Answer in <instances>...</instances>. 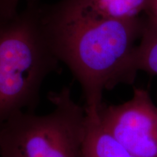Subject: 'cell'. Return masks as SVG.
<instances>
[{"label":"cell","mask_w":157,"mask_h":157,"mask_svg":"<svg viewBox=\"0 0 157 157\" xmlns=\"http://www.w3.org/2000/svg\"><path fill=\"white\" fill-rule=\"evenodd\" d=\"M141 42L135 48L133 64L136 71L157 74V24L149 19L143 26Z\"/></svg>","instance_id":"7"},{"label":"cell","mask_w":157,"mask_h":157,"mask_svg":"<svg viewBox=\"0 0 157 157\" xmlns=\"http://www.w3.org/2000/svg\"><path fill=\"white\" fill-rule=\"evenodd\" d=\"M98 119L136 157H157V107L146 90L135 88L124 103L103 105Z\"/></svg>","instance_id":"4"},{"label":"cell","mask_w":157,"mask_h":157,"mask_svg":"<svg viewBox=\"0 0 157 157\" xmlns=\"http://www.w3.org/2000/svg\"><path fill=\"white\" fill-rule=\"evenodd\" d=\"M46 114L23 111L0 127V157H82L87 117L65 87L51 93Z\"/></svg>","instance_id":"3"},{"label":"cell","mask_w":157,"mask_h":157,"mask_svg":"<svg viewBox=\"0 0 157 157\" xmlns=\"http://www.w3.org/2000/svg\"><path fill=\"white\" fill-rule=\"evenodd\" d=\"M82 157L136 156L104 128L99 119L93 120L87 117Z\"/></svg>","instance_id":"5"},{"label":"cell","mask_w":157,"mask_h":157,"mask_svg":"<svg viewBox=\"0 0 157 157\" xmlns=\"http://www.w3.org/2000/svg\"><path fill=\"white\" fill-rule=\"evenodd\" d=\"M19 0H0V17H9L17 13Z\"/></svg>","instance_id":"8"},{"label":"cell","mask_w":157,"mask_h":157,"mask_svg":"<svg viewBox=\"0 0 157 157\" xmlns=\"http://www.w3.org/2000/svg\"><path fill=\"white\" fill-rule=\"evenodd\" d=\"M59 63L34 0L24 10L0 17V127L38 105L42 85Z\"/></svg>","instance_id":"2"},{"label":"cell","mask_w":157,"mask_h":157,"mask_svg":"<svg viewBox=\"0 0 157 157\" xmlns=\"http://www.w3.org/2000/svg\"><path fill=\"white\" fill-rule=\"evenodd\" d=\"M44 19L57 58L81 84L87 117L98 119L103 92L134 81V44L144 25L138 17L101 16L89 0L44 6Z\"/></svg>","instance_id":"1"},{"label":"cell","mask_w":157,"mask_h":157,"mask_svg":"<svg viewBox=\"0 0 157 157\" xmlns=\"http://www.w3.org/2000/svg\"><path fill=\"white\" fill-rule=\"evenodd\" d=\"M148 13H150V20L157 24V0H153L152 5Z\"/></svg>","instance_id":"9"},{"label":"cell","mask_w":157,"mask_h":157,"mask_svg":"<svg viewBox=\"0 0 157 157\" xmlns=\"http://www.w3.org/2000/svg\"><path fill=\"white\" fill-rule=\"evenodd\" d=\"M98 14L109 18L129 20L137 18L143 11H149L153 0H89Z\"/></svg>","instance_id":"6"}]
</instances>
